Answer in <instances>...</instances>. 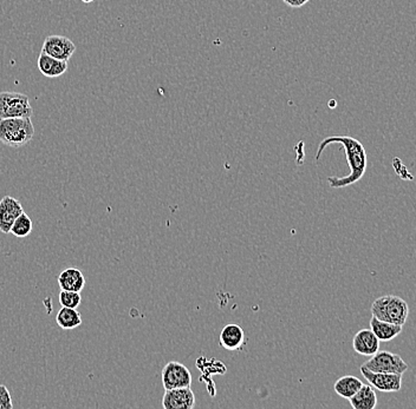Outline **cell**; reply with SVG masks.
I'll return each instance as SVG.
<instances>
[{"instance_id":"cell-1","label":"cell","mask_w":416,"mask_h":409,"mask_svg":"<svg viewBox=\"0 0 416 409\" xmlns=\"http://www.w3.org/2000/svg\"><path fill=\"white\" fill-rule=\"evenodd\" d=\"M340 144L345 152L347 165L350 169V174L344 177H336L330 176L328 177V183L330 188L333 189H342L347 186H352L362 179L363 176L367 170L368 157L366 149L359 140L350 136H330L322 140L318 147L316 161H320L322 154L329 145Z\"/></svg>"},{"instance_id":"cell-2","label":"cell","mask_w":416,"mask_h":409,"mask_svg":"<svg viewBox=\"0 0 416 409\" xmlns=\"http://www.w3.org/2000/svg\"><path fill=\"white\" fill-rule=\"evenodd\" d=\"M35 136V126L31 117H11L0 119V142L11 148H22Z\"/></svg>"},{"instance_id":"cell-3","label":"cell","mask_w":416,"mask_h":409,"mask_svg":"<svg viewBox=\"0 0 416 409\" xmlns=\"http://www.w3.org/2000/svg\"><path fill=\"white\" fill-rule=\"evenodd\" d=\"M371 314L381 321L405 326L409 316L408 304L399 296H382L375 299Z\"/></svg>"},{"instance_id":"cell-4","label":"cell","mask_w":416,"mask_h":409,"mask_svg":"<svg viewBox=\"0 0 416 409\" xmlns=\"http://www.w3.org/2000/svg\"><path fill=\"white\" fill-rule=\"evenodd\" d=\"M34 110L27 95L20 92H0V119L31 117Z\"/></svg>"},{"instance_id":"cell-5","label":"cell","mask_w":416,"mask_h":409,"mask_svg":"<svg viewBox=\"0 0 416 409\" xmlns=\"http://www.w3.org/2000/svg\"><path fill=\"white\" fill-rule=\"evenodd\" d=\"M369 371L375 373H392V374H405L408 369V364L402 360L397 354L378 350L369 360L363 364Z\"/></svg>"},{"instance_id":"cell-6","label":"cell","mask_w":416,"mask_h":409,"mask_svg":"<svg viewBox=\"0 0 416 409\" xmlns=\"http://www.w3.org/2000/svg\"><path fill=\"white\" fill-rule=\"evenodd\" d=\"M161 379L166 390L186 388V387H191L192 373L181 362L171 361L162 369Z\"/></svg>"},{"instance_id":"cell-7","label":"cell","mask_w":416,"mask_h":409,"mask_svg":"<svg viewBox=\"0 0 416 409\" xmlns=\"http://www.w3.org/2000/svg\"><path fill=\"white\" fill-rule=\"evenodd\" d=\"M361 374L371 383V386L385 393L399 392L402 387V374L392 373H375L369 371L364 366H361Z\"/></svg>"},{"instance_id":"cell-8","label":"cell","mask_w":416,"mask_h":409,"mask_svg":"<svg viewBox=\"0 0 416 409\" xmlns=\"http://www.w3.org/2000/svg\"><path fill=\"white\" fill-rule=\"evenodd\" d=\"M42 51L58 61H68L76 51V45L64 36H49L44 40Z\"/></svg>"},{"instance_id":"cell-9","label":"cell","mask_w":416,"mask_h":409,"mask_svg":"<svg viewBox=\"0 0 416 409\" xmlns=\"http://www.w3.org/2000/svg\"><path fill=\"white\" fill-rule=\"evenodd\" d=\"M164 409H193L195 407V395L191 387L166 390L162 398Z\"/></svg>"},{"instance_id":"cell-10","label":"cell","mask_w":416,"mask_h":409,"mask_svg":"<svg viewBox=\"0 0 416 409\" xmlns=\"http://www.w3.org/2000/svg\"><path fill=\"white\" fill-rule=\"evenodd\" d=\"M24 212L23 205L11 196H5L0 200V231L10 234L17 217Z\"/></svg>"},{"instance_id":"cell-11","label":"cell","mask_w":416,"mask_h":409,"mask_svg":"<svg viewBox=\"0 0 416 409\" xmlns=\"http://www.w3.org/2000/svg\"><path fill=\"white\" fill-rule=\"evenodd\" d=\"M380 340L371 329L359 330L352 340V347L359 355L373 357L380 350Z\"/></svg>"},{"instance_id":"cell-12","label":"cell","mask_w":416,"mask_h":409,"mask_svg":"<svg viewBox=\"0 0 416 409\" xmlns=\"http://www.w3.org/2000/svg\"><path fill=\"white\" fill-rule=\"evenodd\" d=\"M219 341L226 350H241L245 345V333L237 323H229L224 327Z\"/></svg>"},{"instance_id":"cell-13","label":"cell","mask_w":416,"mask_h":409,"mask_svg":"<svg viewBox=\"0 0 416 409\" xmlns=\"http://www.w3.org/2000/svg\"><path fill=\"white\" fill-rule=\"evenodd\" d=\"M68 61H58L56 58L46 54L44 51L41 52L38 57L39 71L48 78H57L68 71Z\"/></svg>"},{"instance_id":"cell-14","label":"cell","mask_w":416,"mask_h":409,"mask_svg":"<svg viewBox=\"0 0 416 409\" xmlns=\"http://www.w3.org/2000/svg\"><path fill=\"white\" fill-rule=\"evenodd\" d=\"M62 290L80 292L85 287V277L77 268H68L63 270L57 278Z\"/></svg>"},{"instance_id":"cell-15","label":"cell","mask_w":416,"mask_h":409,"mask_svg":"<svg viewBox=\"0 0 416 409\" xmlns=\"http://www.w3.org/2000/svg\"><path fill=\"white\" fill-rule=\"evenodd\" d=\"M403 326L400 325H395V323L386 322V321H381L375 316H371V329L373 333L376 335L380 341H392L393 339L399 336L401 334Z\"/></svg>"},{"instance_id":"cell-16","label":"cell","mask_w":416,"mask_h":409,"mask_svg":"<svg viewBox=\"0 0 416 409\" xmlns=\"http://www.w3.org/2000/svg\"><path fill=\"white\" fill-rule=\"evenodd\" d=\"M349 402L354 409H374L378 406V396L373 386L363 385L361 389L349 399Z\"/></svg>"},{"instance_id":"cell-17","label":"cell","mask_w":416,"mask_h":409,"mask_svg":"<svg viewBox=\"0 0 416 409\" xmlns=\"http://www.w3.org/2000/svg\"><path fill=\"white\" fill-rule=\"evenodd\" d=\"M363 386V382L359 378L352 375H345L340 379L337 380L333 386V389L336 392L337 395H340V398L349 399L352 398L354 395L361 389Z\"/></svg>"},{"instance_id":"cell-18","label":"cell","mask_w":416,"mask_h":409,"mask_svg":"<svg viewBox=\"0 0 416 409\" xmlns=\"http://www.w3.org/2000/svg\"><path fill=\"white\" fill-rule=\"evenodd\" d=\"M56 322L62 329L71 330L82 325V316L77 308L62 307L56 316Z\"/></svg>"},{"instance_id":"cell-19","label":"cell","mask_w":416,"mask_h":409,"mask_svg":"<svg viewBox=\"0 0 416 409\" xmlns=\"http://www.w3.org/2000/svg\"><path fill=\"white\" fill-rule=\"evenodd\" d=\"M32 220L30 217L27 216L25 212H23L22 215L17 217V220L15 221V223L11 228V234L15 235L18 239H24L27 237L32 232Z\"/></svg>"},{"instance_id":"cell-20","label":"cell","mask_w":416,"mask_h":409,"mask_svg":"<svg viewBox=\"0 0 416 409\" xmlns=\"http://www.w3.org/2000/svg\"><path fill=\"white\" fill-rule=\"evenodd\" d=\"M58 299H59L62 307L77 308L82 302V296L80 292L62 290Z\"/></svg>"},{"instance_id":"cell-21","label":"cell","mask_w":416,"mask_h":409,"mask_svg":"<svg viewBox=\"0 0 416 409\" xmlns=\"http://www.w3.org/2000/svg\"><path fill=\"white\" fill-rule=\"evenodd\" d=\"M13 408V403H12L11 394L8 387L4 385H0V409H12Z\"/></svg>"},{"instance_id":"cell-22","label":"cell","mask_w":416,"mask_h":409,"mask_svg":"<svg viewBox=\"0 0 416 409\" xmlns=\"http://www.w3.org/2000/svg\"><path fill=\"white\" fill-rule=\"evenodd\" d=\"M287 6H290L292 8H299L308 4L310 0H282Z\"/></svg>"},{"instance_id":"cell-23","label":"cell","mask_w":416,"mask_h":409,"mask_svg":"<svg viewBox=\"0 0 416 409\" xmlns=\"http://www.w3.org/2000/svg\"><path fill=\"white\" fill-rule=\"evenodd\" d=\"M82 1H83V3H85V4H90V3H92V1H94V0H82Z\"/></svg>"}]
</instances>
